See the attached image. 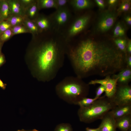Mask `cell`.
Instances as JSON below:
<instances>
[{
    "label": "cell",
    "instance_id": "cell-2",
    "mask_svg": "<svg viewBox=\"0 0 131 131\" xmlns=\"http://www.w3.org/2000/svg\"><path fill=\"white\" fill-rule=\"evenodd\" d=\"M65 42L51 38L38 44L33 53L35 76L39 81L54 79L63 66L66 54Z\"/></svg>",
    "mask_w": 131,
    "mask_h": 131
},
{
    "label": "cell",
    "instance_id": "cell-15",
    "mask_svg": "<svg viewBox=\"0 0 131 131\" xmlns=\"http://www.w3.org/2000/svg\"><path fill=\"white\" fill-rule=\"evenodd\" d=\"M128 41L124 39L117 38L113 42L118 49L125 54H127L126 48Z\"/></svg>",
    "mask_w": 131,
    "mask_h": 131
},
{
    "label": "cell",
    "instance_id": "cell-21",
    "mask_svg": "<svg viewBox=\"0 0 131 131\" xmlns=\"http://www.w3.org/2000/svg\"><path fill=\"white\" fill-rule=\"evenodd\" d=\"M54 131H73V128L69 123H62L56 126Z\"/></svg>",
    "mask_w": 131,
    "mask_h": 131
},
{
    "label": "cell",
    "instance_id": "cell-9",
    "mask_svg": "<svg viewBox=\"0 0 131 131\" xmlns=\"http://www.w3.org/2000/svg\"><path fill=\"white\" fill-rule=\"evenodd\" d=\"M70 16L69 11L65 8L57 9L53 14L52 19L54 23L58 26L65 24L69 20Z\"/></svg>",
    "mask_w": 131,
    "mask_h": 131
},
{
    "label": "cell",
    "instance_id": "cell-24",
    "mask_svg": "<svg viewBox=\"0 0 131 131\" xmlns=\"http://www.w3.org/2000/svg\"><path fill=\"white\" fill-rule=\"evenodd\" d=\"M22 18L19 16H14L9 18L8 21L13 25H15L20 23L22 21Z\"/></svg>",
    "mask_w": 131,
    "mask_h": 131
},
{
    "label": "cell",
    "instance_id": "cell-30",
    "mask_svg": "<svg viewBox=\"0 0 131 131\" xmlns=\"http://www.w3.org/2000/svg\"><path fill=\"white\" fill-rule=\"evenodd\" d=\"M105 89L104 87L100 85L96 89V95L95 98H99L100 97L102 94L105 92Z\"/></svg>",
    "mask_w": 131,
    "mask_h": 131
},
{
    "label": "cell",
    "instance_id": "cell-36",
    "mask_svg": "<svg viewBox=\"0 0 131 131\" xmlns=\"http://www.w3.org/2000/svg\"><path fill=\"white\" fill-rule=\"evenodd\" d=\"M86 131H100V129L98 127L96 128H92L87 127L86 128Z\"/></svg>",
    "mask_w": 131,
    "mask_h": 131
},
{
    "label": "cell",
    "instance_id": "cell-3",
    "mask_svg": "<svg viewBox=\"0 0 131 131\" xmlns=\"http://www.w3.org/2000/svg\"><path fill=\"white\" fill-rule=\"evenodd\" d=\"M89 85L77 76L66 77L58 82L55 88L56 92L60 99L70 104L75 105L88 95Z\"/></svg>",
    "mask_w": 131,
    "mask_h": 131
},
{
    "label": "cell",
    "instance_id": "cell-39",
    "mask_svg": "<svg viewBox=\"0 0 131 131\" xmlns=\"http://www.w3.org/2000/svg\"><path fill=\"white\" fill-rule=\"evenodd\" d=\"M116 0H109L108 1V4L110 6L114 5L117 2Z\"/></svg>",
    "mask_w": 131,
    "mask_h": 131
},
{
    "label": "cell",
    "instance_id": "cell-14",
    "mask_svg": "<svg viewBox=\"0 0 131 131\" xmlns=\"http://www.w3.org/2000/svg\"><path fill=\"white\" fill-rule=\"evenodd\" d=\"M73 7L77 10H81L89 8L92 5L91 1L89 0H73L70 2Z\"/></svg>",
    "mask_w": 131,
    "mask_h": 131
},
{
    "label": "cell",
    "instance_id": "cell-29",
    "mask_svg": "<svg viewBox=\"0 0 131 131\" xmlns=\"http://www.w3.org/2000/svg\"><path fill=\"white\" fill-rule=\"evenodd\" d=\"M57 9L64 8L67 3V0H55Z\"/></svg>",
    "mask_w": 131,
    "mask_h": 131
},
{
    "label": "cell",
    "instance_id": "cell-20",
    "mask_svg": "<svg viewBox=\"0 0 131 131\" xmlns=\"http://www.w3.org/2000/svg\"><path fill=\"white\" fill-rule=\"evenodd\" d=\"M0 10L2 16L4 18H6L8 16L9 13V6L6 2L3 1L1 3L0 6Z\"/></svg>",
    "mask_w": 131,
    "mask_h": 131
},
{
    "label": "cell",
    "instance_id": "cell-18",
    "mask_svg": "<svg viewBox=\"0 0 131 131\" xmlns=\"http://www.w3.org/2000/svg\"><path fill=\"white\" fill-rule=\"evenodd\" d=\"M40 7L41 8H53L57 9L55 0H41L39 1Z\"/></svg>",
    "mask_w": 131,
    "mask_h": 131
},
{
    "label": "cell",
    "instance_id": "cell-40",
    "mask_svg": "<svg viewBox=\"0 0 131 131\" xmlns=\"http://www.w3.org/2000/svg\"><path fill=\"white\" fill-rule=\"evenodd\" d=\"M16 131H39L36 129H33L32 130H26L24 129L18 130Z\"/></svg>",
    "mask_w": 131,
    "mask_h": 131
},
{
    "label": "cell",
    "instance_id": "cell-4",
    "mask_svg": "<svg viewBox=\"0 0 131 131\" xmlns=\"http://www.w3.org/2000/svg\"><path fill=\"white\" fill-rule=\"evenodd\" d=\"M116 106L112 99L105 95L100 97L88 107H80L77 114L81 122L91 123L98 120L101 119Z\"/></svg>",
    "mask_w": 131,
    "mask_h": 131
},
{
    "label": "cell",
    "instance_id": "cell-12",
    "mask_svg": "<svg viewBox=\"0 0 131 131\" xmlns=\"http://www.w3.org/2000/svg\"><path fill=\"white\" fill-rule=\"evenodd\" d=\"M118 72L112 75L111 78H118L117 84H129L131 80V68L126 67Z\"/></svg>",
    "mask_w": 131,
    "mask_h": 131
},
{
    "label": "cell",
    "instance_id": "cell-33",
    "mask_svg": "<svg viewBox=\"0 0 131 131\" xmlns=\"http://www.w3.org/2000/svg\"><path fill=\"white\" fill-rule=\"evenodd\" d=\"M95 1L97 5L100 8H104L105 4L104 0H96Z\"/></svg>",
    "mask_w": 131,
    "mask_h": 131
},
{
    "label": "cell",
    "instance_id": "cell-5",
    "mask_svg": "<svg viewBox=\"0 0 131 131\" xmlns=\"http://www.w3.org/2000/svg\"><path fill=\"white\" fill-rule=\"evenodd\" d=\"M117 16V14L115 11L107 10L103 12L97 24L96 31L103 33L108 31L113 25Z\"/></svg>",
    "mask_w": 131,
    "mask_h": 131
},
{
    "label": "cell",
    "instance_id": "cell-11",
    "mask_svg": "<svg viewBox=\"0 0 131 131\" xmlns=\"http://www.w3.org/2000/svg\"><path fill=\"white\" fill-rule=\"evenodd\" d=\"M109 112L116 120L131 114V104L116 106Z\"/></svg>",
    "mask_w": 131,
    "mask_h": 131
},
{
    "label": "cell",
    "instance_id": "cell-8",
    "mask_svg": "<svg viewBox=\"0 0 131 131\" xmlns=\"http://www.w3.org/2000/svg\"><path fill=\"white\" fill-rule=\"evenodd\" d=\"M90 17L89 15H85L77 18L68 29V36H73L83 30L89 22Z\"/></svg>",
    "mask_w": 131,
    "mask_h": 131
},
{
    "label": "cell",
    "instance_id": "cell-41",
    "mask_svg": "<svg viewBox=\"0 0 131 131\" xmlns=\"http://www.w3.org/2000/svg\"><path fill=\"white\" fill-rule=\"evenodd\" d=\"M31 0H23V1L25 3H30L31 1Z\"/></svg>",
    "mask_w": 131,
    "mask_h": 131
},
{
    "label": "cell",
    "instance_id": "cell-37",
    "mask_svg": "<svg viewBox=\"0 0 131 131\" xmlns=\"http://www.w3.org/2000/svg\"><path fill=\"white\" fill-rule=\"evenodd\" d=\"M6 84L4 83L0 79V87L3 90H5L6 88Z\"/></svg>",
    "mask_w": 131,
    "mask_h": 131
},
{
    "label": "cell",
    "instance_id": "cell-10",
    "mask_svg": "<svg viewBox=\"0 0 131 131\" xmlns=\"http://www.w3.org/2000/svg\"><path fill=\"white\" fill-rule=\"evenodd\" d=\"M101 120L98 127L100 131H116V120L109 112Z\"/></svg>",
    "mask_w": 131,
    "mask_h": 131
},
{
    "label": "cell",
    "instance_id": "cell-6",
    "mask_svg": "<svg viewBox=\"0 0 131 131\" xmlns=\"http://www.w3.org/2000/svg\"><path fill=\"white\" fill-rule=\"evenodd\" d=\"M116 106L131 104V87L128 84H117L112 98Z\"/></svg>",
    "mask_w": 131,
    "mask_h": 131
},
{
    "label": "cell",
    "instance_id": "cell-19",
    "mask_svg": "<svg viewBox=\"0 0 131 131\" xmlns=\"http://www.w3.org/2000/svg\"><path fill=\"white\" fill-rule=\"evenodd\" d=\"M37 24L38 27L42 29L48 28L50 26L49 20L46 18H42L38 20Z\"/></svg>",
    "mask_w": 131,
    "mask_h": 131
},
{
    "label": "cell",
    "instance_id": "cell-35",
    "mask_svg": "<svg viewBox=\"0 0 131 131\" xmlns=\"http://www.w3.org/2000/svg\"><path fill=\"white\" fill-rule=\"evenodd\" d=\"M125 21L127 24L129 26L131 25V17L130 15L126 16L124 18Z\"/></svg>",
    "mask_w": 131,
    "mask_h": 131
},
{
    "label": "cell",
    "instance_id": "cell-22",
    "mask_svg": "<svg viewBox=\"0 0 131 131\" xmlns=\"http://www.w3.org/2000/svg\"><path fill=\"white\" fill-rule=\"evenodd\" d=\"M9 3L10 7L13 13L18 14L20 12V6L18 3L14 1H11Z\"/></svg>",
    "mask_w": 131,
    "mask_h": 131
},
{
    "label": "cell",
    "instance_id": "cell-16",
    "mask_svg": "<svg viewBox=\"0 0 131 131\" xmlns=\"http://www.w3.org/2000/svg\"><path fill=\"white\" fill-rule=\"evenodd\" d=\"M99 98H90L85 97L78 101L75 105L79 106L80 107H87L90 106L94 102Z\"/></svg>",
    "mask_w": 131,
    "mask_h": 131
},
{
    "label": "cell",
    "instance_id": "cell-7",
    "mask_svg": "<svg viewBox=\"0 0 131 131\" xmlns=\"http://www.w3.org/2000/svg\"><path fill=\"white\" fill-rule=\"evenodd\" d=\"M118 78H113L111 75H108L102 79L92 80L88 83L89 85L99 84L103 86L105 89V96L110 98H112L115 94L117 85Z\"/></svg>",
    "mask_w": 131,
    "mask_h": 131
},
{
    "label": "cell",
    "instance_id": "cell-42",
    "mask_svg": "<svg viewBox=\"0 0 131 131\" xmlns=\"http://www.w3.org/2000/svg\"><path fill=\"white\" fill-rule=\"evenodd\" d=\"M1 55L0 54V55Z\"/></svg>",
    "mask_w": 131,
    "mask_h": 131
},
{
    "label": "cell",
    "instance_id": "cell-23",
    "mask_svg": "<svg viewBox=\"0 0 131 131\" xmlns=\"http://www.w3.org/2000/svg\"><path fill=\"white\" fill-rule=\"evenodd\" d=\"M131 7L130 1L126 0L123 1L118 9L119 12H125L128 11Z\"/></svg>",
    "mask_w": 131,
    "mask_h": 131
},
{
    "label": "cell",
    "instance_id": "cell-28",
    "mask_svg": "<svg viewBox=\"0 0 131 131\" xmlns=\"http://www.w3.org/2000/svg\"><path fill=\"white\" fill-rule=\"evenodd\" d=\"M10 24L5 22L3 21L0 23V33H2L9 29L11 26Z\"/></svg>",
    "mask_w": 131,
    "mask_h": 131
},
{
    "label": "cell",
    "instance_id": "cell-31",
    "mask_svg": "<svg viewBox=\"0 0 131 131\" xmlns=\"http://www.w3.org/2000/svg\"><path fill=\"white\" fill-rule=\"evenodd\" d=\"M37 10V8L36 5H33L30 8L29 11V14L32 17H34L36 14Z\"/></svg>",
    "mask_w": 131,
    "mask_h": 131
},
{
    "label": "cell",
    "instance_id": "cell-38",
    "mask_svg": "<svg viewBox=\"0 0 131 131\" xmlns=\"http://www.w3.org/2000/svg\"><path fill=\"white\" fill-rule=\"evenodd\" d=\"M5 59L4 56L2 55H0V66L4 62Z\"/></svg>",
    "mask_w": 131,
    "mask_h": 131
},
{
    "label": "cell",
    "instance_id": "cell-1",
    "mask_svg": "<svg viewBox=\"0 0 131 131\" xmlns=\"http://www.w3.org/2000/svg\"><path fill=\"white\" fill-rule=\"evenodd\" d=\"M76 76L111 75L127 67L126 55L113 42L88 38L70 43L66 51Z\"/></svg>",
    "mask_w": 131,
    "mask_h": 131
},
{
    "label": "cell",
    "instance_id": "cell-17",
    "mask_svg": "<svg viewBox=\"0 0 131 131\" xmlns=\"http://www.w3.org/2000/svg\"><path fill=\"white\" fill-rule=\"evenodd\" d=\"M125 30L124 27L120 22H118L114 28L113 37H122L125 35Z\"/></svg>",
    "mask_w": 131,
    "mask_h": 131
},
{
    "label": "cell",
    "instance_id": "cell-26",
    "mask_svg": "<svg viewBox=\"0 0 131 131\" xmlns=\"http://www.w3.org/2000/svg\"><path fill=\"white\" fill-rule=\"evenodd\" d=\"M27 26L30 30L32 31L37 33L38 31V27L33 22L27 21L26 22Z\"/></svg>",
    "mask_w": 131,
    "mask_h": 131
},
{
    "label": "cell",
    "instance_id": "cell-13",
    "mask_svg": "<svg viewBox=\"0 0 131 131\" xmlns=\"http://www.w3.org/2000/svg\"><path fill=\"white\" fill-rule=\"evenodd\" d=\"M117 128L121 131H131V114L116 120Z\"/></svg>",
    "mask_w": 131,
    "mask_h": 131
},
{
    "label": "cell",
    "instance_id": "cell-27",
    "mask_svg": "<svg viewBox=\"0 0 131 131\" xmlns=\"http://www.w3.org/2000/svg\"><path fill=\"white\" fill-rule=\"evenodd\" d=\"M12 32L8 29L3 32L0 36V38L2 41H5L8 39L11 36Z\"/></svg>",
    "mask_w": 131,
    "mask_h": 131
},
{
    "label": "cell",
    "instance_id": "cell-25",
    "mask_svg": "<svg viewBox=\"0 0 131 131\" xmlns=\"http://www.w3.org/2000/svg\"><path fill=\"white\" fill-rule=\"evenodd\" d=\"M13 33L14 34H17L26 33L27 30L24 27L20 26H14L12 29Z\"/></svg>",
    "mask_w": 131,
    "mask_h": 131
},
{
    "label": "cell",
    "instance_id": "cell-32",
    "mask_svg": "<svg viewBox=\"0 0 131 131\" xmlns=\"http://www.w3.org/2000/svg\"><path fill=\"white\" fill-rule=\"evenodd\" d=\"M126 62L127 67L131 68V55L127 54Z\"/></svg>",
    "mask_w": 131,
    "mask_h": 131
},
{
    "label": "cell",
    "instance_id": "cell-34",
    "mask_svg": "<svg viewBox=\"0 0 131 131\" xmlns=\"http://www.w3.org/2000/svg\"><path fill=\"white\" fill-rule=\"evenodd\" d=\"M127 54L131 55V40L128 41L126 48Z\"/></svg>",
    "mask_w": 131,
    "mask_h": 131
}]
</instances>
